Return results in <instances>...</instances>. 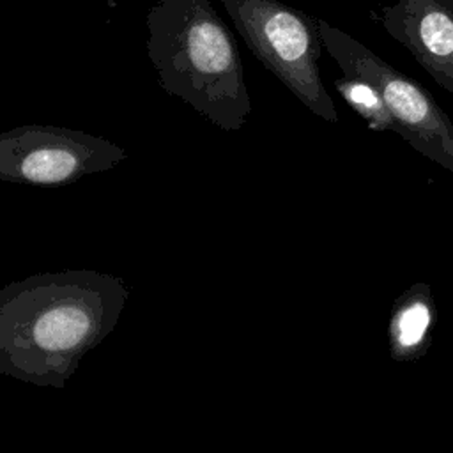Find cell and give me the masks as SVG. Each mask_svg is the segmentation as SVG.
Wrapping results in <instances>:
<instances>
[{
    "label": "cell",
    "mask_w": 453,
    "mask_h": 453,
    "mask_svg": "<svg viewBox=\"0 0 453 453\" xmlns=\"http://www.w3.org/2000/svg\"><path fill=\"white\" fill-rule=\"evenodd\" d=\"M129 290L92 269L41 273L0 288V373L64 388L115 329Z\"/></svg>",
    "instance_id": "6da1fadb"
},
{
    "label": "cell",
    "mask_w": 453,
    "mask_h": 453,
    "mask_svg": "<svg viewBox=\"0 0 453 453\" xmlns=\"http://www.w3.org/2000/svg\"><path fill=\"white\" fill-rule=\"evenodd\" d=\"M147 53L161 88L223 131H237L251 99L237 41L209 0H159L147 14Z\"/></svg>",
    "instance_id": "7a4b0ae2"
},
{
    "label": "cell",
    "mask_w": 453,
    "mask_h": 453,
    "mask_svg": "<svg viewBox=\"0 0 453 453\" xmlns=\"http://www.w3.org/2000/svg\"><path fill=\"white\" fill-rule=\"evenodd\" d=\"M221 4L258 62L311 113L338 122L336 106L319 73L324 46L317 19L280 0H221Z\"/></svg>",
    "instance_id": "3957f363"
},
{
    "label": "cell",
    "mask_w": 453,
    "mask_h": 453,
    "mask_svg": "<svg viewBox=\"0 0 453 453\" xmlns=\"http://www.w3.org/2000/svg\"><path fill=\"white\" fill-rule=\"evenodd\" d=\"M324 50L334 58L343 76L372 85L382 97L400 134L412 149L453 172V120L430 92L382 60L347 32L317 19Z\"/></svg>",
    "instance_id": "277c9868"
},
{
    "label": "cell",
    "mask_w": 453,
    "mask_h": 453,
    "mask_svg": "<svg viewBox=\"0 0 453 453\" xmlns=\"http://www.w3.org/2000/svg\"><path fill=\"white\" fill-rule=\"evenodd\" d=\"M126 157L110 140L69 127L28 124L0 133V180L16 184L65 186Z\"/></svg>",
    "instance_id": "5b68a950"
},
{
    "label": "cell",
    "mask_w": 453,
    "mask_h": 453,
    "mask_svg": "<svg viewBox=\"0 0 453 453\" xmlns=\"http://www.w3.org/2000/svg\"><path fill=\"white\" fill-rule=\"evenodd\" d=\"M382 28L453 94V0H398L384 7Z\"/></svg>",
    "instance_id": "8992f818"
},
{
    "label": "cell",
    "mask_w": 453,
    "mask_h": 453,
    "mask_svg": "<svg viewBox=\"0 0 453 453\" xmlns=\"http://www.w3.org/2000/svg\"><path fill=\"white\" fill-rule=\"evenodd\" d=\"M437 308L428 283H414L393 303L388 319V349L393 361L421 359L434 340Z\"/></svg>",
    "instance_id": "52a82bcc"
},
{
    "label": "cell",
    "mask_w": 453,
    "mask_h": 453,
    "mask_svg": "<svg viewBox=\"0 0 453 453\" xmlns=\"http://www.w3.org/2000/svg\"><path fill=\"white\" fill-rule=\"evenodd\" d=\"M334 88L342 94L347 104L368 124L370 129L379 133L382 131L396 133L393 117L389 115L388 108L382 103V97L372 85L357 78L343 76L334 80Z\"/></svg>",
    "instance_id": "ba28073f"
}]
</instances>
